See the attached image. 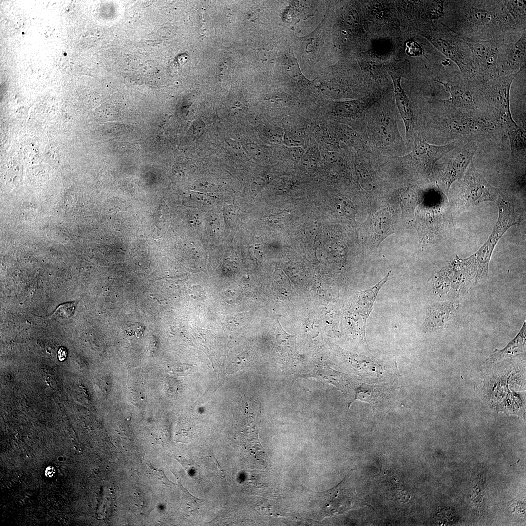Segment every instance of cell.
<instances>
[{
  "label": "cell",
  "mask_w": 526,
  "mask_h": 526,
  "mask_svg": "<svg viewBox=\"0 0 526 526\" xmlns=\"http://www.w3.org/2000/svg\"><path fill=\"white\" fill-rule=\"evenodd\" d=\"M443 25L468 39L515 40L525 29L503 0H444Z\"/></svg>",
  "instance_id": "6da1fadb"
},
{
  "label": "cell",
  "mask_w": 526,
  "mask_h": 526,
  "mask_svg": "<svg viewBox=\"0 0 526 526\" xmlns=\"http://www.w3.org/2000/svg\"><path fill=\"white\" fill-rule=\"evenodd\" d=\"M443 27L442 31L429 30L423 31L422 35L447 58L457 65L462 78L476 80V71L470 49L460 36L444 25Z\"/></svg>",
  "instance_id": "7a4b0ae2"
},
{
  "label": "cell",
  "mask_w": 526,
  "mask_h": 526,
  "mask_svg": "<svg viewBox=\"0 0 526 526\" xmlns=\"http://www.w3.org/2000/svg\"><path fill=\"white\" fill-rule=\"evenodd\" d=\"M498 207L497 222L489 238L472 258L481 269L488 270L492 254L498 241L511 226L520 221L521 215L515 210L513 202L507 197L499 196L495 201Z\"/></svg>",
  "instance_id": "3957f363"
},
{
  "label": "cell",
  "mask_w": 526,
  "mask_h": 526,
  "mask_svg": "<svg viewBox=\"0 0 526 526\" xmlns=\"http://www.w3.org/2000/svg\"><path fill=\"white\" fill-rule=\"evenodd\" d=\"M318 497L319 511L324 517L339 515L359 507L360 500L355 490L353 470L337 486Z\"/></svg>",
  "instance_id": "277c9868"
},
{
  "label": "cell",
  "mask_w": 526,
  "mask_h": 526,
  "mask_svg": "<svg viewBox=\"0 0 526 526\" xmlns=\"http://www.w3.org/2000/svg\"><path fill=\"white\" fill-rule=\"evenodd\" d=\"M395 114L382 111L367 121L368 141L374 147L383 152L397 148L403 143Z\"/></svg>",
  "instance_id": "5b68a950"
},
{
  "label": "cell",
  "mask_w": 526,
  "mask_h": 526,
  "mask_svg": "<svg viewBox=\"0 0 526 526\" xmlns=\"http://www.w3.org/2000/svg\"><path fill=\"white\" fill-rule=\"evenodd\" d=\"M461 37L471 51L476 71V80L479 83H484L496 78L497 63L500 48L505 42L510 40L482 41Z\"/></svg>",
  "instance_id": "8992f818"
},
{
  "label": "cell",
  "mask_w": 526,
  "mask_h": 526,
  "mask_svg": "<svg viewBox=\"0 0 526 526\" xmlns=\"http://www.w3.org/2000/svg\"><path fill=\"white\" fill-rule=\"evenodd\" d=\"M518 74L501 76L480 84L481 91L485 94L495 111L503 119L510 131L518 127L512 117L509 104L511 86Z\"/></svg>",
  "instance_id": "52a82bcc"
},
{
  "label": "cell",
  "mask_w": 526,
  "mask_h": 526,
  "mask_svg": "<svg viewBox=\"0 0 526 526\" xmlns=\"http://www.w3.org/2000/svg\"><path fill=\"white\" fill-rule=\"evenodd\" d=\"M526 31L516 41L505 42L501 47L498 56L496 78L519 73L526 68Z\"/></svg>",
  "instance_id": "ba28073f"
},
{
  "label": "cell",
  "mask_w": 526,
  "mask_h": 526,
  "mask_svg": "<svg viewBox=\"0 0 526 526\" xmlns=\"http://www.w3.org/2000/svg\"><path fill=\"white\" fill-rule=\"evenodd\" d=\"M465 187L461 194L455 199L454 204L461 207L474 206L486 201H496L497 190L488 184L473 167L468 171L465 179Z\"/></svg>",
  "instance_id": "9c48e42d"
},
{
  "label": "cell",
  "mask_w": 526,
  "mask_h": 526,
  "mask_svg": "<svg viewBox=\"0 0 526 526\" xmlns=\"http://www.w3.org/2000/svg\"><path fill=\"white\" fill-rule=\"evenodd\" d=\"M435 81L443 85L450 94L449 98L444 101L446 103L463 109H470L475 106L476 92L480 88V83L477 80L461 77L458 80L446 82Z\"/></svg>",
  "instance_id": "30bf717a"
},
{
  "label": "cell",
  "mask_w": 526,
  "mask_h": 526,
  "mask_svg": "<svg viewBox=\"0 0 526 526\" xmlns=\"http://www.w3.org/2000/svg\"><path fill=\"white\" fill-rule=\"evenodd\" d=\"M455 146L454 142L436 146L429 144L421 138H416L413 150L403 158L415 162L426 169H430L436 161Z\"/></svg>",
  "instance_id": "8fae6325"
},
{
  "label": "cell",
  "mask_w": 526,
  "mask_h": 526,
  "mask_svg": "<svg viewBox=\"0 0 526 526\" xmlns=\"http://www.w3.org/2000/svg\"><path fill=\"white\" fill-rule=\"evenodd\" d=\"M459 308L455 301L436 302L426 309V316L422 325V331L431 332L446 327L455 316Z\"/></svg>",
  "instance_id": "7c38bea8"
},
{
  "label": "cell",
  "mask_w": 526,
  "mask_h": 526,
  "mask_svg": "<svg viewBox=\"0 0 526 526\" xmlns=\"http://www.w3.org/2000/svg\"><path fill=\"white\" fill-rule=\"evenodd\" d=\"M394 220L391 210L383 208L376 212L369 220V242L376 250L380 243L394 233Z\"/></svg>",
  "instance_id": "4fadbf2b"
},
{
  "label": "cell",
  "mask_w": 526,
  "mask_h": 526,
  "mask_svg": "<svg viewBox=\"0 0 526 526\" xmlns=\"http://www.w3.org/2000/svg\"><path fill=\"white\" fill-rule=\"evenodd\" d=\"M475 143H470L459 150L447 168L444 175V181L448 191L451 185L462 177L472 160L476 151Z\"/></svg>",
  "instance_id": "5bb4252c"
},
{
  "label": "cell",
  "mask_w": 526,
  "mask_h": 526,
  "mask_svg": "<svg viewBox=\"0 0 526 526\" xmlns=\"http://www.w3.org/2000/svg\"><path fill=\"white\" fill-rule=\"evenodd\" d=\"M391 273L390 270L385 277L372 287L357 292L353 298L352 308L366 322L372 310L375 300Z\"/></svg>",
  "instance_id": "9a60e30c"
},
{
  "label": "cell",
  "mask_w": 526,
  "mask_h": 526,
  "mask_svg": "<svg viewBox=\"0 0 526 526\" xmlns=\"http://www.w3.org/2000/svg\"><path fill=\"white\" fill-rule=\"evenodd\" d=\"M392 79L394 85L396 106L399 113L403 121L405 130L406 137L409 139L411 136L413 122V113L405 92L400 84V78L395 73L389 72Z\"/></svg>",
  "instance_id": "2e32d148"
},
{
  "label": "cell",
  "mask_w": 526,
  "mask_h": 526,
  "mask_svg": "<svg viewBox=\"0 0 526 526\" xmlns=\"http://www.w3.org/2000/svg\"><path fill=\"white\" fill-rule=\"evenodd\" d=\"M526 323L524 322L515 337L504 348L495 349L486 362L493 363L523 352L526 349Z\"/></svg>",
  "instance_id": "e0dca14e"
},
{
  "label": "cell",
  "mask_w": 526,
  "mask_h": 526,
  "mask_svg": "<svg viewBox=\"0 0 526 526\" xmlns=\"http://www.w3.org/2000/svg\"><path fill=\"white\" fill-rule=\"evenodd\" d=\"M452 273L451 263L435 273L430 279L431 294L437 298L446 296L451 287Z\"/></svg>",
  "instance_id": "ac0fdd59"
},
{
  "label": "cell",
  "mask_w": 526,
  "mask_h": 526,
  "mask_svg": "<svg viewBox=\"0 0 526 526\" xmlns=\"http://www.w3.org/2000/svg\"><path fill=\"white\" fill-rule=\"evenodd\" d=\"M450 129L457 133L468 134L480 131L486 128L482 122L467 116L453 118L449 123Z\"/></svg>",
  "instance_id": "d6986e66"
},
{
  "label": "cell",
  "mask_w": 526,
  "mask_h": 526,
  "mask_svg": "<svg viewBox=\"0 0 526 526\" xmlns=\"http://www.w3.org/2000/svg\"><path fill=\"white\" fill-rule=\"evenodd\" d=\"M364 104L358 100H351L337 103L333 109L338 116L354 119L359 116L364 109Z\"/></svg>",
  "instance_id": "ffe728a7"
},
{
  "label": "cell",
  "mask_w": 526,
  "mask_h": 526,
  "mask_svg": "<svg viewBox=\"0 0 526 526\" xmlns=\"http://www.w3.org/2000/svg\"><path fill=\"white\" fill-rule=\"evenodd\" d=\"M503 2L517 24L523 29H526V1L505 0Z\"/></svg>",
  "instance_id": "44dd1931"
},
{
  "label": "cell",
  "mask_w": 526,
  "mask_h": 526,
  "mask_svg": "<svg viewBox=\"0 0 526 526\" xmlns=\"http://www.w3.org/2000/svg\"><path fill=\"white\" fill-rule=\"evenodd\" d=\"M338 138L348 145L357 149L365 150L367 147L356 131L345 125L342 124L338 129Z\"/></svg>",
  "instance_id": "7402d4cb"
},
{
  "label": "cell",
  "mask_w": 526,
  "mask_h": 526,
  "mask_svg": "<svg viewBox=\"0 0 526 526\" xmlns=\"http://www.w3.org/2000/svg\"><path fill=\"white\" fill-rule=\"evenodd\" d=\"M301 166L307 169L314 170L318 168L319 161L315 152L312 150L305 152L300 160Z\"/></svg>",
  "instance_id": "603a6c76"
},
{
  "label": "cell",
  "mask_w": 526,
  "mask_h": 526,
  "mask_svg": "<svg viewBox=\"0 0 526 526\" xmlns=\"http://www.w3.org/2000/svg\"><path fill=\"white\" fill-rule=\"evenodd\" d=\"M77 302H71L60 305L52 314L55 318L66 319L71 316L74 312Z\"/></svg>",
  "instance_id": "cb8c5ba5"
},
{
  "label": "cell",
  "mask_w": 526,
  "mask_h": 526,
  "mask_svg": "<svg viewBox=\"0 0 526 526\" xmlns=\"http://www.w3.org/2000/svg\"><path fill=\"white\" fill-rule=\"evenodd\" d=\"M512 146L517 149L521 150L525 146V134L524 130L519 127L509 132Z\"/></svg>",
  "instance_id": "d4e9b609"
},
{
  "label": "cell",
  "mask_w": 526,
  "mask_h": 526,
  "mask_svg": "<svg viewBox=\"0 0 526 526\" xmlns=\"http://www.w3.org/2000/svg\"><path fill=\"white\" fill-rule=\"evenodd\" d=\"M323 147L327 151L337 152L340 150L338 139L327 134L322 139Z\"/></svg>",
  "instance_id": "484cf974"
},
{
  "label": "cell",
  "mask_w": 526,
  "mask_h": 526,
  "mask_svg": "<svg viewBox=\"0 0 526 526\" xmlns=\"http://www.w3.org/2000/svg\"><path fill=\"white\" fill-rule=\"evenodd\" d=\"M283 141L288 147L301 146L303 144V141L299 136L288 131L284 132Z\"/></svg>",
  "instance_id": "4316f807"
},
{
  "label": "cell",
  "mask_w": 526,
  "mask_h": 526,
  "mask_svg": "<svg viewBox=\"0 0 526 526\" xmlns=\"http://www.w3.org/2000/svg\"><path fill=\"white\" fill-rule=\"evenodd\" d=\"M266 177L263 174L257 175L253 180L251 185V191L255 195L257 194L265 186Z\"/></svg>",
  "instance_id": "83f0119b"
},
{
  "label": "cell",
  "mask_w": 526,
  "mask_h": 526,
  "mask_svg": "<svg viewBox=\"0 0 526 526\" xmlns=\"http://www.w3.org/2000/svg\"><path fill=\"white\" fill-rule=\"evenodd\" d=\"M246 148L249 154L254 159L261 160L264 158L265 153L258 145L249 143L246 145Z\"/></svg>",
  "instance_id": "f1b7e54d"
},
{
  "label": "cell",
  "mask_w": 526,
  "mask_h": 526,
  "mask_svg": "<svg viewBox=\"0 0 526 526\" xmlns=\"http://www.w3.org/2000/svg\"><path fill=\"white\" fill-rule=\"evenodd\" d=\"M304 153V150L301 146L288 147L286 150L288 157L294 161L301 160Z\"/></svg>",
  "instance_id": "f546056e"
},
{
  "label": "cell",
  "mask_w": 526,
  "mask_h": 526,
  "mask_svg": "<svg viewBox=\"0 0 526 526\" xmlns=\"http://www.w3.org/2000/svg\"><path fill=\"white\" fill-rule=\"evenodd\" d=\"M338 207L341 208L346 215L352 216L354 209L352 203L347 199L340 198L338 200Z\"/></svg>",
  "instance_id": "4dcf8cb0"
},
{
  "label": "cell",
  "mask_w": 526,
  "mask_h": 526,
  "mask_svg": "<svg viewBox=\"0 0 526 526\" xmlns=\"http://www.w3.org/2000/svg\"><path fill=\"white\" fill-rule=\"evenodd\" d=\"M406 52L410 56H417L422 55V51L420 45L415 41H409L406 45Z\"/></svg>",
  "instance_id": "1f68e13d"
},
{
  "label": "cell",
  "mask_w": 526,
  "mask_h": 526,
  "mask_svg": "<svg viewBox=\"0 0 526 526\" xmlns=\"http://www.w3.org/2000/svg\"><path fill=\"white\" fill-rule=\"evenodd\" d=\"M67 357V351L64 347L59 349L58 352V359L60 361L64 360Z\"/></svg>",
  "instance_id": "d6a6232c"
},
{
  "label": "cell",
  "mask_w": 526,
  "mask_h": 526,
  "mask_svg": "<svg viewBox=\"0 0 526 526\" xmlns=\"http://www.w3.org/2000/svg\"><path fill=\"white\" fill-rule=\"evenodd\" d=\"M227 143H228L229 144V145H228L229 146V147L231 150H240V145H239V143L238 142H236V141H233V140H229L228 141V142H227Z\"/></svg>",
  "instance_id": "836d02e7"
}]
</instances>
